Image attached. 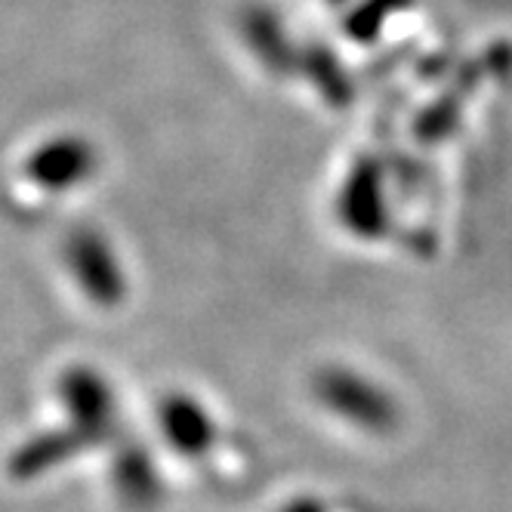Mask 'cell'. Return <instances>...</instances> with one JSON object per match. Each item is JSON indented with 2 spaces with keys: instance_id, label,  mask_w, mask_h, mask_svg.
Wrapping results in <instances>:
<instances>
[{
  "instance_id": "6da1fadb",
  "label": "cell",
  "mask_w": 512,
  "mask_h": 512,
  "mask_svg": "<svg viewBox=\"0 0 512 512\" xmlns=\"http://www.w3.org/2000/svg\"><path fill=\"white\" fill-rule=\"evenodd\" d=\"M71 266H75L81 284L96 300H118L121 275H118L115 260L108 256V250L99 238L87 235V238H78L75 244H71Z\"/></svg>"
},
{
  "instance_id": "7a4b0ae2",
  "label": "cell",
  "mask_w": 512,
  "mask_h": 512,
  "mask_svg": "<svg viewBox=\"0 0 512 512\" xmlns=\"http://www.w3.org/2000/svg\"><path fill=\"white\" fill-rule=\"evenodd\" d=\"M90 170V145L81 142H56L34 161V176L44 186H68L71 179Z\"/></svg>"
}]
</instances>
